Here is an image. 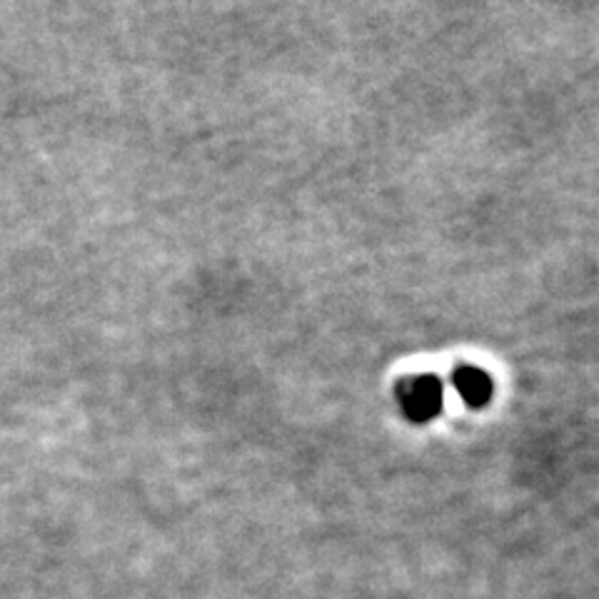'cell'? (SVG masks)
I'll use <instances>...</instances> for the list:
<instances>
[{
	"mask_svg": "<svg viewBox=\"0 0 599 599\" xmlns=\"http://www.w3.org/2000/svg\"><path fill=\"white\" fill-rule=\"evenodd\" d=\"M395 395L402 415L415 425L435 420L445 407V390L435 375L402 377L395 387Z\"/></svg>",
	"mask_w": 599,
	"mask_h": 599,
	"instance_id": "cell-1",
	"label": "cell"
},
{
	"mask_svg": "<svg viewBox=\"0 0 599 599\" xmlns=\"http://www.w3.org/2000/svg\"><path fill=\"white\" fill-rule=\"evenodd\" d=\"M452 387H455L457 395L462 397V402H465L467 407H475V410L490 405L492 392H495L492 377L487 375L485 370L472 365L457 367V370L452 372Z\"/></svg>",
	"mask_w": 599,
	"mask_h": 599,
	"instance_id": "cell-2",
	"label": "cell"
}]
</instances>
